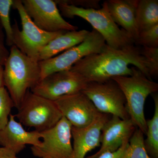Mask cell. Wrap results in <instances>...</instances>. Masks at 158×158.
I'll return each mask as SVG.
<instances>
[{"instance_id":"cell-23","label":"cell","mask_w":158,"mask_h":158,"mask_svg":"<svg viewBox=\"0 0 158 158\" xmlns=\"http://www.w3.org/2000/svg\"><path fill=\"white\" fill-rule=\"evenodd\" d=\"M136 45L142 47H158V24L139 32Z\"/></svg>"},{"instance_id":"cell-15","label":"cell","mask_w":158,"mask_h":158,"mask_svg":"<svg viewBox=\"0 0 158 158\" xmlns=\"http://www.w3.org/2000/svg\"><path fill=\"white\" fill-rule=\"evenodd\" d=\"M15 117V115L10 114L8 123L0 131V145L11 150L16 155L22 151L27 144L40 146L42 143L41 133L35 130L26 131Z\"/></svg>"},{"instance_id":"cell-27","label":"cell","mask_w":158,"mask_h":158,"mask_svg":"<svg viewBox=\"0 0 158 158\" xmlns=\"http://www.w3.org/2000/svg\"><path fill=\"white\" fill-rule=\"evenodd\" d=\"M129 141H125L121 147L114 152H106L101 155L98 158H121L127 146Z\"/></svg>"},{"instance_id":"cell-29","label":"cell","mask_w":158,"mask_h":158,"mask_svg":"<svg viewBox=\"0 0 158 158\" xmlns=\"http://www.w3.org/2000/svg\"><path fill=\"white\" fill-rule=\"evenodd\" d=\"M0 65V88L5 87L4 81V67Z\"/></svg>"},{"instance_id":"cell-20","label":"cell","mask_w":158,"mask_h":158,"mask_svg":"<svg viewBox=\"0 0 158 158\" xmlns=\"http://www.w3.org/2000/svg\"><path fill=\"white\" fill-rule=\"evenodd\" d=\"M144 135L141 130L136 128L121 158H151L144 147Z\"/></svg>"},{"instance_id":"cell-5","label":"cell","mask_w":158,"mask_h":158,"mask_svg":"<svg viewBox=\"0 0 158 158\" xmlns=\"http://www.w3.org/2000/svg\"><path fill=\"white\" fill-rule=\"evenodd\" d=\"M12 8L17 10L20 18L22 29L17 21L12 25L13 45L35 62H39L40 52L52 40L67 31L50 33L39 28L28 15L21 0H13Z\"/></svg>"},{"instance_id":"cell-28","label":"cell","mask_w":158,"mask_h":158,"mask_svg":"<svg viewBox=\"0 0 158 158\" xmlns=\"http://www.w3.org/2000/svg\"><path fill=\"white\" fill-rule=\"evenodd\" d=\"M16 154L11 150L5 147L0 148V158H16Z\"/></svg>"},{"instance_id":"cell-8","label":"cell","mask_w":158,"mask_h":158,"mask_svg":"<svg viewBox=\"0 0 158 158\" xmlns=\"http://www.w3.org/2000/svg\"><path fill=\"white\" fill-rule=\"evenodd\" d=\"M100 113L130 118L124 94L114 80L103 82H89L82 90Z\"/></svg>"},{"instance_id":"cell-24","label":"cell","mask_w":158,"mask_h":158,"mask_svg":"<svg viewBox=\"0 0 158 158\" xmlns=\"http://www.w3.org/2000/svg\"><path fill=\"white\" fill-rule=\"evenodd\" d=\"M141 55L145 58L148 65L150 77L158 75V47L141 48Z\"/></svg>"},{"instance_id":"cell-4","label":"cell","mask_w":158,"mask_h":158,"mask_svg":"<svg viewBox=\"0 0 158 158\" xmlns=\"http://www.w3.org/2000/svg\"><path fill=\"white\" fill-rule=\"evenodd\" d=\"M132 69L131 75L114 77L112 79L124 94L130 119L146 135L147 126L144 116V104L148 95L157 92L158 84L148 79L135 66H133Z\"/></svg>"},{"instance_id":"cell-25","label":"cell","mask_w":158,"mask_h":158,"mask_svg":"<svg viewBox=\"0 0 158 158\" xmlns=\"http://www.w3.org/2000/svg\"><path fill=\"white\" fill-rule=\"evenodd\" d=\"M62 2L67 4L85 8V9H99V1L97 0H60Z\"/></svg>"},{"instance_id":"cell-14","label":"cell","mask_w":158,"mask_h":158,"mask_svg":"<svg viewBox=\"0 0 158 158\" xmlns=\"http://www.w3.org/2000/svg\"><path fill=\"white\" fill-rule=\"evenodd\" d=\"M109 118V115L101 113L94 121L86 127H72V138L73 142L70 158H85L88 152L101 145L102 128Z\"/></svg>"},{"instance_id":"cell-22","label":"cell","mask_w":158,"mask_h":158,"mask_svg":"<svg viewBox=\"0 0 158 158\" xmlns=\"http://www.w3.org/2000/svg\"><path fill=\"white\" fill-rule=\"evenodd\" d=\"M13 107L14 103L8 90L5 87L0 88V131L8 123Z\"/></svg>"},{"instance_id":"cell-17","label":"cell","mask_w":158,"mask_h":158,"mask_svg":"<svg viewBox=\"0 0 158 158\" xmlns=\"http://www.w3.org/2000/svg\"><path fill=\"white\" fill-rule=\"evenodd\" d=\"M90 31H67L52 40L44 47L39 55L38 61H44L55 57L56 55L84 41Z\"/></svg>"},{"instance_id":"cell-26","label":"cell","mask_w":158,"mask_h":158,"mask_svg":"<svg viewBox=\"0 0 158 158\" xmlns=\"http://www.w3.org/2000/svg\"><path fill=\"white\" fill-rule=\"evenodd\" d=\"M9 54V52L6 47V35L0 21V65L4 66Z\"/></svg>"},{"instance_id":"cell-7","label":"cell","mask_w":158,"mask_h":158,"mask_svg":"<svg viewBox=\"0 0 158 158\" xmlns=\"http://www.w3.org/2000/svg\"><path fill=\"white\" fill-rule=\"evenodd\" d=\"M103 37L93 29L84 41L60 55L39 62L41 80L51 74L70 70L77 62L90 54L100 52L106 45Z\"/></svg>"},{"instance_id":"cell-2","label":"cell","mask_w":158,"mask_h":158,"mask_svg":"<svg viewBox=\"0 0 158 158\" xmlns=\"http://www.w3.org/2000/svg\"><path fill=\"white\" fill-rule=\"evenodd\" d=\"M4 66L5 88L15 107L18 109L29 89L34 88L41 80L39 62L32 60L13 45Z\"/></svg>"},{"instance_id":"cell-9","label":"cell","mask_w":158,"mask_h":158,"mask_svg":"<svg viewBox=\"0 0 158 158\" xmlns=\"http://www.w3.org/2000/svg\"><path fill=\"white\" fill-rule=\"evenodd\" d=\"M72 127L62 116L54 127L40 132L42 143L31 147L33 155L41 158H70L73 151Z\"/></svg>"},{"instance_id":"cell-6","label":"cell","mask_w":158,"mask_h":158,"mask_svg":"<svg viewBox=\"0 0 158 158\" xmlns=\"http://www.w3.org/2000/svg\"><path fill=\"white\" fill-rule=\"evenodd\" d=\"M15 115L22 124L39 132L54 127L62 117L55 102L27 92Z\"/></svg>"},{"instance_id":"cell-3","label":"cell","mask_w":158,"mask_h":158,"mask_svg":"<svg viewBox=\"0 0 158 158\" xmlns=\"http://www.w3.org/2000/svg\"><path fill=\"white\" fill-rule=\"evenodd\" d=\"M61 15L68 18L78 16L87 21L102 35L107 45L120 49L134 44L126 32L118 27L110 16L106 2L98 9H85L56 0Z\"/></svg>"},{"instance_id":"cell-30","label":"cell","mask_w":158,"mask_h":158,"mask_svg":"<svg viewBox=\"0 0 158 158\" xmlns=\"http://www.w3.org/2000/svg\"><path fill=\"white\" fill-rule=\"evenodd\" d=\"M16 158H19L16 157Z\"/></svg>"},{"instance_id":"cell-12","label":"cell","mask_w":158,"mask_h":158,"mask_svg":"<svg viewBox=\"0 0 158 158\" xmlns=\"http://www.w3.org/2000/svg\"><path fill=\"white\" fill-rule=\"evenodd\" d=\"M54 102L62 116L74 127L88 126L101 113L82 91L62 97Z\"/></svg>"},{"instance_id":"cell-19","label":"cell","mask_w":158,"mask_h":158,"mask_svg":"<svg viewBox=\"0 0 158 158\" xmlns=\"http://www.w3.org/2000/svg\"><path fill=\"white\" fill-rule=\"evenodd\" d=\"M155 103V112L151 119L146 121L147 138L144 140V147L151 158H158V95L152 94Z\"/></svg>"},{"instance_id":"cell-1","label":"cell","mask_w":158,"mask_h":158,"mask_svg":"<svg viewBox=\"0 0 158 158\" xmlns=\"http://www.w3.org/2000/svg\"><path fill=\"white\" fill-rule=\"evenodd\" d=\"M130 65L138 68L151 80L148 65L141 55V48L134 44L120 49L106 44L100 52L84 57L70 70L80 74L87 83L103 82L114 77L131 75L132 67H129Z\"/></svg>"},{"instance_id":"cell-11","label":"cell","mask_w":158,"mask_h":158,"mask_svg":"<svg viewBox=\"0 0 158 158\" xmlns=\"http://www.w3.org/2000/svg\"><path fill=\"white\" fill-rule=\"evenodd\" d=\"M26 12L37 27L50 33L77 31L64 19L53 0H21Z\"/></svg>"},{"instance_id":"cell-21","label":"cell","mask_w":158,"mask_h":158,"mask_svg":"<svg viewBox=\"0 0 158 158\" xmlns=\"http://www.w3.org/2000/svg\"><path fill=\"white\" fill-rule=\"evenodd\" d=\"M13 0H0V21L6 35V44L12 46L13 32L10 18V11L13 5Z\"/></svg>"},{"instance_id":"cell-10","label":"cell","mask_w":158,"mask_h":158,"mask_svg":"<svg viewBox=\"0 0 158 158\" xmlns=\"http://www.w3.org/2000/svg\"><path fill=\"white\" fill-rule=\"evenodd\" d=\"M80 74L70 70L54 73L41 79L31 91L55 101L62 97L81 92L87 84Z\"/></svg>"},{"instance_id":"cell-18","label":"cell","mask_w":158,"mask_h":158,"mask_svg":"<svg viewBox=\"0 0 158 158\" xmlns=\"http://www.w3.org/2000/svg\"><path fill=\"white\" fill-rule=\"evenodd\" d=\"M136 17L139 32L158 24V0H137Z\"/></svg>"},{"instance_id":"cell-13","label":"cell","mask_w":158,"mask_h":158,"mask_svg":"<svg viewBox=\"0 0 158 158\" xmlns=\"http://www.w3.org/2000/svg\"><path fill=\"white\" fill-rule=\"evenodd\" d=\"M137 128L130 118L112 116L102 128L100 148L85 158H98L104 153L116 151L125 141H129Z\"/></svg>"},{"instance_id":"cell-16","label":"cell","mask_w":158,"mask_h":158,"mask_svg":"<svg viewBox=\"0 0 158 158\" xmlns=\"http://www.w3.org/2000/svg\"><path fill=\"white\" fill-rule=\"evenodd\" d=\"M106 2L113 21L121 26L135 44L139 34L136 17L137 0H109Z\"/></svg>"}]
</instances>
